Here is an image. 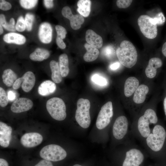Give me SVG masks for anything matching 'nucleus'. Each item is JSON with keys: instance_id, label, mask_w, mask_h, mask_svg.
<instances>
[{"instance_id": "nucleus-1", "label": "nucleus", "mask_w": 166, "mask_h": 166, "mask_svg": "<svg viewBox=\"0 0 166 166\" xmlns=\"http://www.w3.org/2000/svg\"><path fill=\"white\" fill-rule=\"evenodd\" d=\"M141 144L148 155L166 163V127L164 124L158 122Z\"/></svg>"}, {"instance_id": "nucleus-2", "label": "nucleus", "mask_w": 166, "mask_h": 166, "mask_svg": "<svg viewBox=\"0 0 166 166\" xmlns=\"http://www.w3.org/2000/svg\"><path fill=\"white\" fill-rule=\"evenodd\" d=\"M159 122L155 110L148 108L135 119L130 127L132 136L141 143L151 133L152 129Z\"/></svg>"}, {"instance_id": "nucleus-3", "label": "nucleus", "mask_w": 166, "mask_h": 166, "mask_svg": "<svg viewBox=\"0 0 166 166\" xmlns=\"http://www.w3.org/2000/svg\"><path fill=\"white\" fill-rule=\"evenodd\" d=\"M117 152L123 158L122 166H140L148 156L145 150L136 144L132 138L121 144Z\"/></svg>"}, {"instance_id": "nucleus-4", "label": "nucleus", "mask_w": 166, "mask_h": 166, "mask_svg": "<svg viewBox=\"0 0 166 166\" xmlns=\"http://www.w3.org/2000/svg\"><path fill=\"white\" fill-rule=\"evenodd\" d=\"M120 62L124 66L131 68L136 63L137 53L133 44L128 40L122 41L116 51Z\"/></svg>"}, {"instance_id": "nucleus-5", "label": "nucleus", "mask_w": 166, "mask_h": 166, "mask_svg": "<svg viewBox=\"0 0 166 166\" xmlns=\"http://www.w3.org/2000/svg\"><path fill=\"white\" fill-rule=\"evenodd\" d=\"M112 133L116 143L123 144L134 138L129 129L128 119L124 115L119 116L116 119L112 126Z\"/></svg>"}, {"instance_id": "nucleus-6", "label": "nucleus", "mask_w": 166, "mask_h": 166, "mask_svg": "<svg viewBox=\"0 0 166 166\" xmlns=\"http://www.w3.org/2000/svg\"><path fill=\"white\" fill-rule=\"evenodd\" d=\"M90 103L89 100L81 98L78 100L75 118L79 125L84 128H87L90 124Z\"/></svg>"}, {"instance_id": "nucleus-7", "label": "nucleus", "mask_w": 166, "mask_h": 166, "mask_svg": "<svg viewBox=\"0 0 166 166\" xmlns=\"http://www.w3.org/2000/svg\"><path fill=\"white\" fill-rule=\"evenodd\" d=\"M46 106L48 112L54 119L61 121L65 118L66 106L61 99L57 97L52 98L47 101Z\"/></svg>"}, {"instance_id": "nucleus-8", "label": "nucleus", "mask_w": 166, "mask_h": 166, "mask_svg": "<svg viewBox=\"0 0 166 166\" xmlns=\"http://www.w3.org/2000/svg\"><path fill=\"white\" fill-rule=\"evenodd\" d=\"M40 155L44 159L57 161L65 159L67 153L60 146L51 144L43 147L40 151Z\"/></svg>"}, {"instance_id": "nucleus-9", "label": "nucleus", "mask_w": 166, "mask_h": 166, "mask_svg": "<svg viewBox=\"0 0 166 166\" xmlns=\"http://www.w3.org/2000/svg\"><path fill=\"white\" fill-rule=\"evenodd\" d=\"M113 116L112 103L106 102L101 107L96 121V126L99 129L107 128L110 124Z\"/></svg>"}, {"instance_id": "nucleus-10", "label": "nucleus", "mask_w": 166, "mask_h": 166, "mask_svg": "<svg viewBox=\"0 0 166 166\" xmlns=\"http://www.w3.org/2000/svg\"><path fill=\"white\" fill-rule=\"evenodd\" d=\"M150 17L147 15H140L138 18L137 22L140 29L146 38L153 39L157 34V25L153 24L150 21Z\"/></svg>"}, {"instance_id": "nucleus-11", "label": "nucleus", "mask_w": 166, "mask_h": 166, "mask_svg": "<svg viewBox=\"0 0 166 166\" xmlns=\"http://www.w3.org/2000/svg\"><path fill=\"white\" fill-rule=\"evenodd\" d=\"M61 13L64 17L69 20L71 27L74 30L79 29L84 22L83 16L79 14H73L70 8L68 6L62 8Z\"/></svg>"}, {"instance_id": "nucleus-12", "label": "nucleus", "mask_w": 166, "mask_h": 166, "mask_svg": "<svg viewBox=\"0 0 166 166\" xmlns=\"http://www.w3.org/2000/svg\"><path fill=\"white\" fill-rule=\"evenodd\" d=\"M42 135L37 132H29L24 134L21 137L20 142L25 147L31 148L35 147L42 142Z\"/></svg>"}, {"instance_id": "nucleus-13", "label": "nucleus", "mask_w": 166, "mask_h": 166, "mask_svg": "<svg viewBox=\"0 0 166 166\" xmlns=\"http://www.w3.org/2000/svg\"><path fill=\"white\" fill-rule=\"evenodd\" d=\"M33 105L32 101L25 97L18 98L15 99L12 104L10 109L15 113H19L28 111Z\"/></svg>"}, {"instance_id": "nucleus-14", "label": "nucleus", "mask_w": 166, "mask_h": 166, "mask_svg": "<svg viewBox=\"0 0 166 166\" xmlns=\"http://www.w3.org/2000/svg\"><path fill=\"white\" fill-rule=\"evenodd\" d=\"M38 37L41 41L47 44L51 41L52 36V29L50 24L48 22L42 23L38 30Z\"/></svg>"}, {"instance_id": "nucleus-15", "label": "nucleus", "mask_w": 166, "mask_h": 166, "mask_svg": "<svg viewBox=\"0 0 166 166\" xmlns=\"http://www.w3.org/2000/svg\"><path fill=\"white\" fill-rule=\"evenodd\" d=\"M12 128L6 123L0 122V145L6 148L9 145L11 139Z\"/></svg>"}, {"instance_id": "nucleus-16", "label": "nucleus", "mask_w": 166, "mask_h": 166, "mask_svg": "<svg viewBox=\"0 0 166 166\" xmlns=\"http://www.w3.org/2000/svg\"><path fill=\"white\" fill-rule=\"evenodd\" d=\"M20 78L23 90L26 92L30 91L35 84L36 79L34 74L31 71H28L25 73Z\"/></svg>"}, {"instance_id": "nucleus-17", "label": "nucleus", "mask_w": 166, "mask_h": 166, "mask_svg": "<svg viewBox=\"0 0 166 166\" xmlns=\"http://www.w3.org/2000/svg\"><path fill=\"white\" fill-rule=\"evenodd\" d=\"M162 60L158 57H153L151 58L145 69V73L149 78H152L156 75L157 69L160 67L162 65Z\"/></svg>"}, {"instance_id": "nucleus-18", "label": "nucleus", "mask_w": 166, "mask_h": 166, "mask_svg": "<svg viewBox=\"0 0 166 166\" xmlns=\"http://www.w3.org/2000/svg\"><path fill=\"white\" fill-rule=\"evenodd\" d=\"M85 40L87 43L97 48H100L103 45L101 37L90 29L87 30L85 33Z\"/></svg>"}, {"instance_id": "nucleus-19", "label": "nucleus", "mask_w": 166, "mask_h": 166, "mask_svg": "<svg viewBox=\"0 0 166 166\" xmlns=\"http://www.w3.org/2000/svg\"><path fill=\"white\" fill-rule=\"evenodd\" d=\"M139 81L136 77H131L126 80L124 87V93L126 97H129L134 93L139 86Z\"/></svg>"}, {"instance_id": "nucleus-20", "label": "nucleus", "mask_w": 166, "mask_h": 166, "mask_svg": "<svg viewBox=\"0 0 166 166\" xmlns=\"http://www.w3.org/2000/svg\"><path fill=\"white\" fill-rule=\"evenodd\" d=\"M56 89L55 83L47 80L42 82L38 88V92L41 96H45L54 93Z\"/></svg>"}, {"instance_id": "nucleus-21", "label": "nucleus", "mask_w": 166, "mask_h": 166, "mask_svg": "<svg viewBox=\"0 0 166 166\" xmlns=\"http://www.w3.org/2000/svg\"><path fill=\"white\" fill-rule=\"evenodd\" d=\"M149 88L146 85L141 84L139 85L134 92L133 101L137 104H140L145 101L146 96L149 91Z\"/></svg>"}, {"instance_id": "nucleus-22", "label": "nucleus", "mask_w": 166, "mask_h": 166, "mask_svg": "<svg viewBox=\"0 0 166 166\" xmlns=\"http://www.w3.org/2000/svg\"><path fill=\"white\" fill-rule=\"evenodd\" d=\"M4 41L8 43L22 45L26 42L25 37L23 35L15 33H10L5 34L3 37Z\"/></svg>"}, {"instance_id": "nucleus-23", "label": "nucleus", "mask_w": 166, "mask_h": 166, "mask_svg": "<svg viewBox=\"0 0 166 166\" xmlns=\"http://www.w3.org/2000/svg\"><path fill=\"white\" fill-rule=\"evenodd\" d=\"M84 47L87 51L83 56L84 60L86 62H90L96 60L99 53L97 49L87 43L85 44Z\"/></svg>"}, {"instance_id": "nucleus-24", "label": "nucleus", "mask_w": 166, "mask_h": 166, "mask_svg": "<svg viewBox=\"0 0 166 166\" xmlns=\"http://www.w3.org/2000/svg\"><path fill=\"white\" fill-rule=\"evenodd\" d=\"M51 72V78L53 82L56 83H60L62 80L59 63L54 60H52L49 63Z\"/></svg>"}, {"instance_id": "nucleus-25", "label": "nucleus", "mask_w": 166, "mask_h": 166, "mask_svg": "<svg viewBox=\"0 0 166 166\" xmlns=\"http://www.w3.org/2000/svg\"><path fill=\"white\" fill-rule=\"evenodd\" d=\"M49 56L50 53L48 50L44 49L37 48L30 54L29 57L33 61H41L46 59Z\"/></svg>"}, {"instance_id": "nucleus-26", "label": "nucleus", "mask_w": 166, "mask_h": 166, "mask_svg": "<svg viewBox=\"0 0 166 166\" xmlns=\"http://www.w3.org/2000/svg\"><path fill=\"white\" fill-rule=\"evenodd\" d=\"M3 83L7 86L10 87L18 78L16 73L10 69H5L2 76Z\"/></svg>"}, {"instance_id": "nucleus-27", "label": "nucleus", "mask_w": 166, "mask_h": 166, "mask_svg": "<svg viewBox=\"0 0 166 166\" xmlns=\"http://www.w3.org/2000/svg\"><path fill=\"white\" fill-rule=\"evenodd\" d=\"M59 65L62 77H66L69 73V59L67 55L65 53L60 55L59 57Z\"/></svg>"}, {"instance_id": "nucleus-28", "label": "nucleus", "mask_w": 166, "mask_h": 166, "mask_svg": "<svg viewBox=\"0 0 166 166\" xmlns=\"http://www.w3.org/2000/svg\"><path fill=\"white\" fill-rule=\"evenodd\" d=\"M91 1L89 0H79L77 2V11L84 17L89 16L90 12Z\"/></svg>"}, {"instance_id": "nucleus-29", "label": "nucleus", "mask_w": 166, "mask_h": 166, "mask_svg": "<svg viewBox=\"0 0 166 166\" xmlns=\"http://www.w3.org/2000/svg\"><path fill=\"white\" fill-rule=\"evenodd\" d=\"M0 24L5 29L8 31H14L16 30L14 26L15 21L13 18H11L9 22L7 23L6 21L4 15L1 14L0 15Z\"/></svg>"}, {"instance_id": "nucleus-30", "label": "nucleus", "mask_w": 166, "mask_h": 166, "mask_svg": "<svg viewBox=\"0 0 166 166\" xmlns=\"http://www.w3.org/2000/svg\"><path fill=\"white\" fill-rule=\"evenodd\" d=\"M91 79L93 83L99 86L105 87L108 84L106 79L98 74H95L93 75Z\"/></svg>"}, {"instance_id": "nucleus-31", "label": "nucleus", "mask_w": 166, "mask_h": 166, "mask_svg": "<svg viewBox=\"0 0 166 166\" xmlns=\"http://www.w3.org/2000/svg\"><path fill=\"white\" fill-rule=\"evenodd\" d=\"M165 20V17L162 12H159L155 16L152 18L150 17V21L153 24L161 25L163 24Z\"/></svg>"}, {"instance_id": "nucleus-32", "label": "nucleus", "mask_w": 166, "mask_h": 166, "mask_svg": "<svg viewBox=\"0 0 166 166\" xmlns=\"http://www.w3.org/2000/svg\"><path fill=\"white\" fill-rule=\"evenodd\" d=\"M38 0H21L19 1L21 6L26 9H30L36 5Z\"/></svg>"}, {"instance_id": "nucleus-33", "label": "nucleus", "mask_w": 166, "mask_h": 166, "mask_svg": "<svg viewBox=\"0 0 166 166\" xmlns=\"http://www.w3.org/2000/svg\"><path fill=\"white\" fill-rule=\"evenodd\" d=\"M9 99L6 91L4 89L0 87V105L2 107H4L7 105L8 103Z\"/></svg>"}, {"instance_id": "nucleus-34", "label": "nucleus", "mask_w": 166, "mask_h": 166, "mask_svg": "<svg viewBox=\"0 0 166 166\" xmlns=\"http://www.w3.org/2000/svg\"><path fill=\"white\" fill-rule=\"evenodd\" d=\"M34 19V15L30 13H27L25 15V21L26 25V29L30 31L32 29L33 22Z\"/></svg>"}, {"instance_id": "nucleus-35", "label": "nucleus", "mask_w": 166, "mask_h": 166, "mask_svg": "<svg viewBox=\"0 0 166 166\" xmlns=\"http://www.w3.org/2000/svg\"><path fill=\"white\" fill-rule=\"evenodd\" d=\"M16 30L19 32H22L26 28L25 19L22 16H20L18 18L15 25Z\"/></svg>"}, {"instance_id": "nucleus-36", "label": "nucleus", "mask_w": 166, "mask_h": 166, "mask_svg": "<svg viewBox=\"0 0 166 166\" xmlns=\"http://www.w3.org/2000/svg\"><path fill=\"white\" fill-rule=\"evenodd\" d=\"M55 29L57 33V36L61 38L62 39L65 38L67 31L64 27L61 26L57 25L55 26Z\"/></svg>"}, {"instance_id": "nucleus-37", "label": "nucleus", "mask_w": 166, "mask_h": 166, "mask_svg": "<svg viewBox=\"0 0 166 166\" xmlns=\"http://www.w3.org/2000/svg\"><path fill=\"white\" fill-rule=\"evenodd\" d=\"M132 1V0H118L116 4L120 8H126L131 5Z\"/></svg>"}, {"instance_id": "nucleus-38", "label": "nucleus", "mask_w": 166, "mask_h": 166, "mask_svg": "<svg viewBox=\"0 0 166 166\" xmlns=\"http://www.w3.org/2000/svg\"><path fill=\"white\" fill-rule=\"evenodd\" d=\"M114 52L113 47L111 45H108L104 48L103 50V53L105 56L109 58L113 55Z\"/></svg>"}, {"instance_id": "nucleus-39", "label": "nucleus", "mask_w": 166, "mask_h": 166, "mask_svg": "<svg viewBox=\"0 0 166 166\" xmlns=\"http://www.w3.org/2000/svg\"><path fill=\"white\" fill-rule=\"evenodd\" d=\"M12 6L10 3L3 0L0 1V9L1 10L6 11L10 10Z\"/></svg>"}, {"instance_id": "nucleus-40", "label": "nucleus", "mask_w": 166, "mask_h": 166, "mask_svg": "<svg viewBox=\"0 0 166 166\" xmlns=\"http://www.w3.org/2000/svg\"><path fill=\"white\" fill-rule=\"evenodd\" d=\"M34 166H53V165L50 161L44 159L41 160Z\"/></svg>"}, {"instance_id": "nucleus-41", "label": "nucleus", "mask_w": 166, "mask_h": 166, "mask_svg": "<svg viewBox=\"0 0 166 166\" xmlns=\"http://www.w3.org/2000/svg\"><path fill=\"white\" fill-rule=\"evenodd\" d=\"M56 42L58 46L61 49H64L66 47V45L64 42L63 39L57 36L56 38Z\"/></svg>"}, {"instance_id": "nucleus-42", "label": "nucleus", "mask_w": 166, "mask_h": 166, "mask_svg": "<svg viewBox=\"0 0 166 166\" xmlns=\"http://www.w3.org/2000/svg\"><path fill=\"white\" fill-rule=\"evenodd\" d=\"M53 0H43L44 4L45 7L47 8H50L53 7Z\"/></svg>"}, {"instance_id": "nucleus-43", "label": "nucleus", "mask_w": 166, "mask_h": 166, "mask_svg": "<svg viewBox=\"0 0 166 166\" xmlns=\"http://www.w3.org/2000/svg\"><path fill=\"white\" fill-rule=\"evenodd\" d=\"M7 97L9 100L13 101L15 99L16 95L13 91L10 90L8 93Z\"/></svg>"}, {"instance_id": "nucleus-44", "label": "nucleus", "mask_w": 166, "mask_h": 166, "mask_svg": "<svg viewBox=\"0 0 166 166\" xmlns=\"http://www.w3.org/2000/svg\"><path fill=\"white\" fill-rule=\"evenodd\" d=\"M120 62H117L111 64L110 66V68L111 70H115L118 69L120 67Z\"/></svg>"}, {"instance_id": "nucleus-45", "label": "nucleus", "mask_w": 166, "mask_h": 166, "mask_svg": "<svg viewBox=\"0 0 166 166\" xmlns=\"http://www.w3.org/2000/svg\"><path fill=\"white\" fill-rule=\"evenodd\" d=\"M0 166H9L8 162L5 159H0Z\"/></svg>"}, {"instance_id": "nucleus-46", "label": "nucleus", "mask_w": 166, "mask_h": 166, "mask_svg": "<svg viewBox=\"0 0 166 166\" xmlns=\"http://www.w3.org/2000/svg\"><path fill=\"white\" fill-rule=\"evenodd\" d=\"M162 52L164 55L166 57V42L163 45Z\"/></svg>"}, {"instance_id": "nucleus-47", "label": "nucleus", "mask_w": 166, "mask_h": 166, "mask_svg": "<svg viewBox=\"0 0 166 166\" xmlns=\"http://www.w3.org/2000/svg\"><path fill=\"white\" fill-rule=\"evenodd\" d=\"M164 111L165 113V114L166 117V97H165L164 100Z\"/></svg>"}, {"instance_id": "nucleus-48", "label": "nucleus", "mask_w": 166, "mask_h": 166, "mask_svg": "<svg viewBox=\"0 0 166 166\" xmlns=\"http://www.w3.org/2000/svg\"><path fill=\"white\" fill-rule=\"evenodd\" d=\"M3 31L2 27V26L1 24H0V34L1 35L3 33Z\"/></svg>"}, {"instance_id": "nucleus-49", "label": "nucleus", "mask_w": 166, "mask_h": 166, "mask_svg": "<svg viewBox=\"0 0 166 166\" xmlns=\"http://www.w3.org/2000/svg\"><path fill=\"white\" fill-rule=\"evenodd\" d=\"M73 166H82L79 165V164H76L73 165Z\"/></svg>"}, {"instance_id": "nucleus-50", "label": "nucleus", "mask_w": 166, "mask_h": 166, "mask_svg": "<svg viewBox=\"0 0 166 166\" xmlns=\"http://www.w3.org/2000/svg\"><path fill=\"white\" fill-rule=\"evenodd\" d=\"M161 166H166V163L163 164Z\"/></svg>"}]
</instances>
